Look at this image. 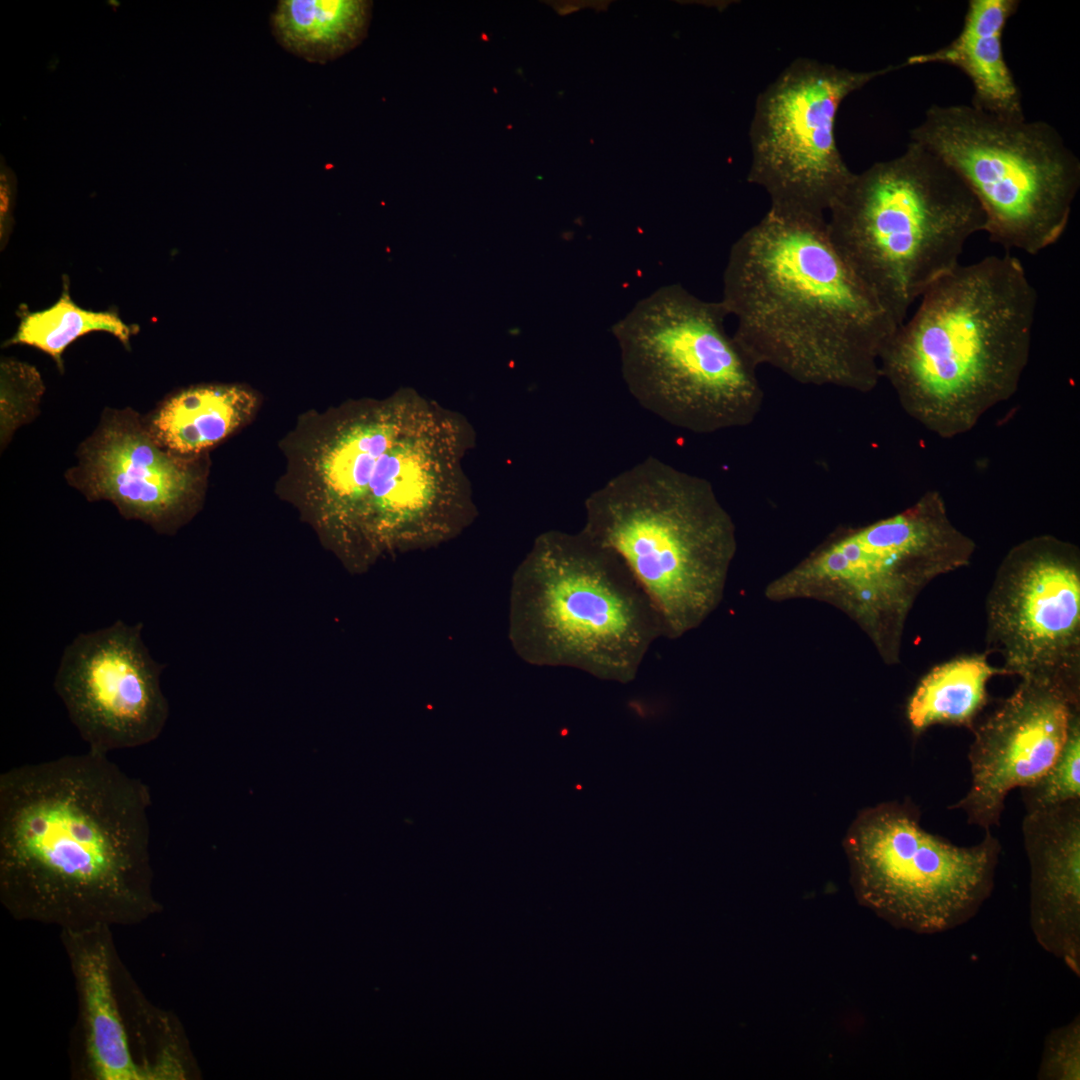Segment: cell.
I'll use <instances>...</instances> for the list:
<instances>
[{
	"mask_svg": "<svg viewBox=\"0 0 1080 1080\" xmlns=\"http://www.w3.org/2000/svg\"><path fill=\"white\" fill-rule=\"evenodd\" d=\"M140 779L88 749L0 775V902L19 921L81 929L139 924L153 890Z\"/></svg>",
	"mask_w": 1080,
	"mask_h": 1080,
	"instance_id": "obj_1",
	"label": "cell"
},
{
	"mask_svg": "<svg viewBox=\"0 0 1080 1080\" xmlns=\"http://www.w3.org/2000/svg\"><path fill=\"white\" fill-rule=\"evenodd\" d=\"M758 366L868 392L898 327L833 247L825 218L770 210L732 245L720 300Z\"/></svg>",
	"mask_w": 1080,
	"mask_h": 1080,
	"instance_id": "obj_2",
	"label": "cell"
},
{
	"mask_svg": "<svg viewBox=\"0 0 1080 1080\" xmlns=\"http://www.w3.org/2000/svg\"><path fill=\"white\" fill-rule=\"evenodd\" d=\"M1037 303L1015 256L960 264L896 328L880 357L881 377L930 433L943 439L966 434L1017 392Z\"/></svg>",
	"mask_w": 1080,
	"mask_h": 1080,
	"instance_id": "obj_3",
	"label": "cell"
},
{
	"mask_svg": "<svg viewBox=\"0 0 1080 1080\" xmlns=\"http://www.w3.org/2000/svg\"><path fill=\"white\" fill-rule=\"evenodd\" d=\"M466 440L462 424L438 407L415 397L389 399L335 459L329 529L370 553L454 536L471 513L461 466Z\"/></svg>",
	"mask_w": 1080,
	"mask_h": 1080,
	"instance_id": "obj_4",
	"label": "cell"
},
{
	"mask_svg": "<svg viewBox=\"0 0 1080 1080\" xmlns=\"http://www.w3.org/2000/svg\"><path fill=\"white\" fill-rule=\"evenodd\" d=\"M828 213L833 247L897 326L960 265L965 244L985 226L962 179L914 141L900 156L853 173Z\"/></svg>",
	"mask_w": 1080,
	"mask_h": 1080,
	"instance_id": "obj_5",
	"label": "cell"
},
{
	"mask_svg": "<svg viewBox=\"0 0 1080 1080\" xmlns=\"http://www.w3.org/2000/svg\"><path fill=\"white\" fill-rule=\"evenodd\" d=\"M659 638L662 622L645 590L581 530L542 533L513 575L509 639L528 664L627 684Z\"/></svg>",
	"mask_w": 1080,
	"mask_h": 1080,
	"instance_id": "obj_6",
	"label": "cell"
},
{
	"mask_svg": "<svg viewBox=\"0 0 1080 1080\" xmlns=\"http://www.w3.org/2000/svg\"><path fill=\"white\" fill-rule=\"evenodd\" d=\"M581 529L627 566L663 637L694 629L719 603L735 551L732 520L704 478L649 456L592 491Z\"/></svg>",
	"mask_w": 1080,
	"mask_h": 1080,
	"instance_id": "obj_7",
	"label": "cell"
},
{
	"mask_svg": "<svg viewBox=\"0 0 1080 1080\" xmlns=\"http://www.w3.org/2000/svg\"><path fill=\"white\" fill-rule=\"evenodd\" d=\"M721 301L668 284L611 327L624 383L645 410L706 434L745 426L761 407L757 365L725 328Z\"/></svg>",
	"mask_w": 1080,
	"mask_h": 1080,
	"instance_id": "obj_8",
	"label": "cell"
},
{
	"mask_svg": "<svg viewBox=\"0 0 1080 1080\" xmlns=\"http://www.w3.org/2000/svg\"><path fill=\"white\" fill-rule=\"evenodd\" d=\"M910 141L967 185L992 242L1036 255L1066 231L1080 188V161L1052 125L971 105H932Z\"/></svg>",
	"mask_w": 1080,
	"mask_h": 1080,
	"instance_id": "obj_9",
	"label": "cell"
},
{
	"mask_svg": "<svg viewBox=\"0 0 1080 1080\" xmlns=\"http://www.w3.org/2000/svg\"><path fill=\"white\" fill-rule=\"evenodd\" d=\"M843 846L860 903L922 935L953 930L978 913L993 891L1001 853L991 830L972 846L926 831L908 800L861 810Z\"/></svg>",
	"mask_w": 1080,
	"mask_h": 1080,
	"instance_id": "obj_10",
	"label": "cell"
},
{
	"mask_svg": "<svg viewBox=\"0 0 1080 1080\" xmlns=\"http://www.w3.org/2000/svg\"><path fill=\"white\" fill-rule=\"evenodd\" d=\"M975 548L950 519L941 493L929 490L904 511L828 547L801 573L836 582L848 610L893 663L919 594L939 576L969 565Z\"/></svg>",
	"mask_w": 1080,
	"mask_h": 1080,
	"instance_id": "obj_11",
	"label": "cell"
},
{
	"mask_svg": "<svg viewBox=\"0 0 1080 1080\" xmlns=\"http://www.w3.org/2000/svg\"><path fill=\"white\" fill-rule=\"evenodd\" d=\"M77 997L69 1041L79 1080H178L195 1076L178 1019L154 1005L121 960L111 926L61 929Z\"/></svg>",
	"mask_w": 1080,
	"mask_h": 1080,
	"instance_id": "obj_12",
	"label": "cell"
},
{
	"mask_svg": "<svg viewBox=\"0 0 1080 1080\" xmlns=\"http://www.w3.org/2000/svg\"><path fill=\"white\" fill-rule=\"evenodd\" d=\"M901 65L852 71L813 59L792 61L757 98L748 182L779 213L825 218L850 180L835 138L843 100Z\"/></svg>",
	"mask_w": 1080,
	"mask_h": 1080,
	"instance_id": "obj_13",
	"label": "cell"
},
{
	"mask_svg": "<svg viewBox=\"0 0 1080 1080\" xmlns=\"http://www.w3.org/2000/svg\"><path fill=\"white\" fill-rule=\"evenodd\" d=\"M985 653L1004 674L1046 678L1080 693V553L1053 535L1004 557L986 602Z\"/></svg>",
	"mask_w": 1080,
	"mask_h": 1080,
	"instance_id": "obj_14",
	"label": "cell"
},
{
	"mask_svg": "<svg viewBox=\"0 0 1080 1080\" xmlns=\"http://www.w3.org/2000/svg\"><path fill=\"white\" fill-rule=\"evenodd\" d=\"M142 629L119 620L79 634L64 649L54 689L92 751L108 755L149 744L166 724L164 665L150 655Z\"/></svg>",
	"mask_w": 1080,
	"mask_h": 1080,
	"instance_id": "obj_15",
	"label": "cell"
},
{
	"mask_svg": "<svg viewBox=\"0 0 1080 1080\" xmlns=\"http://www.w3.org/2000/svg\"><path fill=\"white\" fill-rule=\"evenodd\" d=\"M1080 693L1045 678H1025L983 722L968 754L971 784L949 808L985 831L998 826L1009 792L1042 777L1058 758Z\"/></svg>",
	"mask_w": 1080,
	"mask_h": 1080,
	"instance_id": "obj_16",
	"label": "cell"
},
{
	"mask_svg": "<svg viewBox=\"0 0 1080 1080\" xmlns=\"http://www.w3.org/2000/svg\"><path fill=\"white\" fill-rule=\"evenodd\" d=\"M160 446L131 423L107 424L85 451L86 490L93 498L111 500L128 517L167 529L195 491L198 476Z\"/></svg>",
	"mask_w": 1080,
	"mask_h": 1080,
	"instance_id": "obj_17",
	"label": "cell"
},
{
	"mask_svg": "<svg viewBox=\"0 0 1080 1080\" xmlns=\"http://www.w3.org/2000/svg\"><path fill=\"white\" fill-rule=\"evenodd\" d=\"M1029 925L1036 942L1080 976V800L1026 813Z\"/></svg>",
	"mask_w": 1080,
	"mask_h": 1080,
	"instance_id": "obj_18",
	"label": "cell"
},
{
	"mask_svg": "<svg viewBox=\"0 0 1080 1080\" xmlns=\"http://www.w3.org/2000/svg\"><path fill=\"white\" fill-rule=\"evenodd\" d=\"M1018 0H969L961 31L949 44L907 58L902 67L946 64L961 70L973 86L971 106L1006 117L1024 118L1022 97L1003 51V33L1018 11Z\"/></svg>",
	"mask_w": 1080,
	"mask_h": 1080,
	"instance_id": "obj_19",
	"label": "cell"
},
{
	"mask_svg": "<svg viewBox=\"0 0 1080 1080\" xmlns=\"http://www.w3.org/2000/svg\"><path fill=\"white\" fill-rule=\"evenodd\" d=\"M257 406L241 385H200L166 400L153 420L158 443L179 455L197 454L225 439L249 420Z\"/></svg>",
	"mask_w": 1080,
	"mask_h": 1080,
	"instance_id": "obj_20",
	"label": "cell"
},
{
	"mask_svg": "<svg viewBox=\"0 0 1080 1080\" xmlns=\"http://www.w3.org/2000/svg\"><path fill=\"white\" fill-rule=\"evenodd\" d=\"M371 6L365 0H281L271 14L272 33L290 53L324 64L364 39Z\"/></svg>",
	"mask_w": 1080,
	"mask_h": 1080,
	"instance_id": "obj_21",
	"label": "cell"
},
{
	"mask_svg": "<svg viewBox=\"0 0 1080 1080\" xmlns=\"http://www.w3.org/2000/svg\"><path fill=\"white\" fill-rule=\"evenodd\" d=\"M999 674H1004L1002 668L991 666L986 653L964 655L937 665L921 679L908 700L906 716L911 730L916 735L936 724L972 729L987 702V683Z\"/></svg>",
	"mask_w": 1080,
	"mask_h": 1080,
	"instance_id": "obj_22",
	"label": "cell"
},
{
	"mask_svg": "<svg viewBox=\"0 0 1080 1080\" xmlns=\"http://www.w3.org/2000/svg\"><path fill=\"white\" fill-rule=\"evenodd\" d=\"M93 331H106L128 344L133 330L115 311H92L71 298L69 284L63 283L59 299L50 307L27 312L9 344L33 346L50 355L62 368V354L76 339Z\"/></svg>",
	"mask_w": 1080,
	"mask_h": 1080,
	"instance_id": "obj_23",
	"label": "cell"
},
{
	"mask_svg": "<svg viewBox=\"0 0 1080 1080\" xmlns=\"http://www.w3.org/2000/svg\"><path fill=\"white\" fill-rule=\"evenodd\" d=\"M1026 813L1080 800V713L1071 722L1063 748L1049 770L1021 788Z\"/></svg>",
	"mask_w": 1080,
	"mask_h": 1080,
	"instance_id": "obj_24",
	"label": "cell"
},
{
	"mask_svg": "<svg viewBox=\"0 0 1080 1080\" xmlns=\"http://www.w3.org/2000/svg\"><path fill=\"white\" fill-rule=\"evenodd\" d=\"M1036 1076L1039 1080L1080 1079L1079 1015L1047 1034Z\"/></svg>",
	"mask_w": 1080,
	"mask_h": 1080,
	"instance_id": "obj_25",
	"label": "cell"
},
{
	"mask_svg": "<svg viewBox=\"0 0 1080 1080\" xmlns=\"http://www.w3.org/2000/svg\"><path fill=\"white\" fill-rule=\"evenodd\" d=\"M0 160V238L3 246L8 239L13 224L16 177L13 171L6 165L3 156H1Z\"/></svg>",
	"mask_w": 1080,
	"mask_h": 1080,
	"instance_id": "obj_26",
	"label": "cell"
}]
</instances>
